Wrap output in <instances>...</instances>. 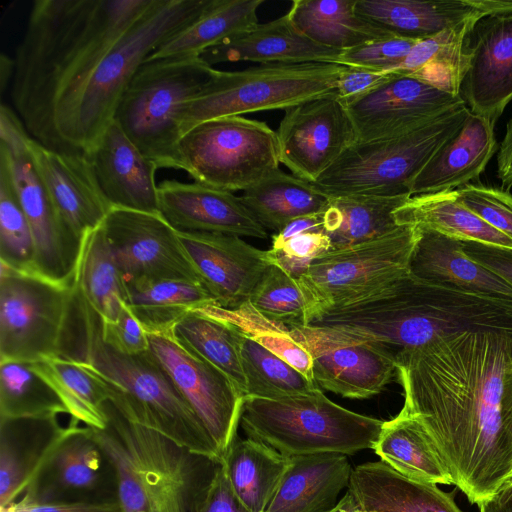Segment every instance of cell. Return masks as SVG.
<instances>
[{
  "label": "cell",
  "instance_id": "681fc988",
  "mask_svg": "<svg viewBox=\"0 0 512 512\" xmlns=\"http://www.w3.org/2000/svg\"><path fill=\"white\" fill-rule=\"evenodd\" d=\"M456 193L467 208L512 240V194L508 190L470 183Z\"/></svg>",
  "mask_w": 512,
  "mask_h": 512
},
{
  "label": "cell",
  "instance_id": "7a4b0ae2",
  "mask_svg": "<svg viewBox=\"0 0 512 512\" xmlns=\"http://www.w3.org/2000/svg\"><path fill=\"white\" fill-rule=\"evenodd\" d=\"M211 0H153L105 51L74 72L24 125L47 148L89 154L112 124L137 69L167 38L194 21Z\"/></svg>",
  "mask_w": 512,
  "mask_h": 512
},
{
  "label": "cell",
  "instance_id": "3957f363",
  "mask_svg": "<svg viewBox=\"0 0 512 512\" xmlns=\"http://www.w3.org/2000/svg\"><path fill=\"white\" fill-rule=\"evenodd\" d=\"M152 0H37L14 57L11 98L22 122L80 66L114 43Z\"/></svg>",
  "mask_w": 512,
  "mask_h": 512
},
{
  "label": "cell",
  "instance_id": "8d00e7d4",
  "mask_svg": "<svg viewBox=\"0 0 512 512\" xmlns=\"http://www.w3.org/2000/svg\"><path fill=\"white\" fill-rule=\"evenodd\" d=\"M356 1L295 0L287 14L312 41L336 50L394 36L358 15Z\"/></svg>",
  "mask_w": 512,
  "mask_h": 512
},
{
  "label": "cell",
  "instance_id": "d6986e66",
  "mask_svg": "<svg viewBox=\"0 0 512 512\" xmlns=\"http://www.w3.org/2000/svg\"><path fill=\"white\" fill-rule=\"evenodd\" d=\"M463 102L460 95L394 72L390 79L345 106L356 143H365L412 131Z\"/></svg>",
  "mask_w": 512,
  "mask_h": 512
},
{
  "label": "cell",
  "instance_id": "bcb514c9",
  "mask_svg": "<svg viewBox=\"0 0 512 512\" xmlns=\"http://www.w3.org/2000/svg\"><path fill=\"white\" fill-rule=\"evenodd\" d=\"M248 302L264 318L288 328L308 325L307 296L296 278L270 264Z\"/></svg>",
  "mask_w": 512,
  "mask_h": 512
},
{
  "label": "cell",
  "instance_id": "484cf974",
  "mask_svg": "<svg viewBox=\"0 0 512 512\" xmlns=\"http://www.w3.org/2000/svg\"><path fill=\"white\" fill-rule=\"evenodd\" d=\"M341 52L312 41L296 27L286 13L222 40L206 49L199 57L210 66L239 61H251L261 65L336 64Z\"/></svg>",
  "mask_w": 512,
  "mask_h": 512
},
{
  "label": "cell",
  "instance_id": "6f0895ef",
  "mask_svg": "<svg viewBox=\"0 0 512 512\" xmlns=\"http://www.w3.org/2000/svg\"><path fill=\"white\" fill-rule=\"evenodd\" d=\"M196 512H249L235 496L227 479L223 463Z\"/></svg>",
  "mask_w": 512,
  "mask_h": 512
},
{
  "label": "cell",
  "instance_id": "b9f144b4",
  "mask_svg": "<svg viewBox=\"0 0 512 512\" xmlns=\"http://www.w3.org/2000/svg\"><path fill=\"white\" fill-rule=\"evenodd\" d=\"M171 333L183 346L223 371L245 396L240 350L244 332L240 328L206 306L186 314Z\"/></svg>",
  "mask_w": 512,
  "mask_h": 512
},
{
  "label": "cell",
  "instance_id": "e575fe53",
  "mask_svg": "<svg viewBox=\"0 0 512 512\" xmlns=\"http://www.w3.org/2000/svg\"><path fill=\"white\" fill-rule=\"evenodd\" d=\"M289 463V457L268 445L238 435L223 459L229 484L249 512L267 510Z\"/></svg>",
  "mask_w": 512,
  "mask_h": 512
},
{
  "label": "cell",
  "instance_id": "ffe728a7",
  "mask_svg": "<svg viewBox=\"0 0 512 512\" xmlns=\"http://www.w3.org/2000/svg\"><path fill=\"white\" fill-rule=\"evenodd\" d=\"M178 236L203 285L224 309L234 310L247 303L270 265L267 250L240 236L196 231H178Z\"/></svg>",
  "mask_w": 512,
  "mask_h": 512
},
{
  "label": "cell",
  "instance_id": "52a82bcc",
  "mask_svg": "<svg viewBox=\"0 0 512 512\" xmlns=\"http://www.w3.org/2000/svg\"><path fill=\"white\" fill-rule=\"evenodd\" d=\"M214 71L199 56L145 61L127 85L114 121L158 168L174 169L180 110Z\"/></svg>",
  "mask_w": 512,
  "mask_h": 512
},
{
  "label": "cell",
  "instance_id": "ab89813d",
  "mask_svg": "<svg viewBox=\"0 0 512 512\" xmlns=\"http://www.w3.org/2000/svg\"><path fill=\"white\" fill-rule=\"evenodd\" d=\"M31 364L58 394L71 419L98 430L108 427L106 404L111 390L104 379L80 361L64 356H50Z\"/></svg>",
  "mask_w": 512,
  "mask_h": 512
},
{
  "label": "cell",
  "instance_id": "4fadbf2b",
  "mask_svg": "<svg viewBox=\"0 0 512 512\" xmlns=\"http://www.w3.org/2000/svg\"><path fill=\"white\" fill-rule=\"evenodd\" d=\"M30 135L14 111L0 108V165L7 170L32 229L35 271L52 281L75 284L82 243L67 229L32 161Z\"/></svg>",
  "mask_w": 512,
  "mask_h": 512
},
{
  "label": "cell",
  "instance_id": "83f0119b",
  "mask_svg": "<svg viewBox=\"0 0 512 512\" xmlns=\"http://www.w3.org/2000/svg\"><path fill=\"white\" fill-rule=\"evenodd\" d=\"M416 227V226H415ZM409 260V274L433 284L512 302V286L470 258L462 241L424 227Z\"/></svg>",
  "mask_w": 512,
  "mask_h": 512
},
{
  "label": "cell",
  "instance_id": "5bb4252c",
  "mask_svg": "<svg viewBox=\"0 0 512 512\" xmlns=\"http://www.w3.org/2000/svg\"><path fill=\"white\" fill-rule=\"evenodd\" d=\"M147 335L149 351L197 415L223 462L237 436L244 394L223 371L179 343L171 331Z\"/></svg>",
  "mask_w": 512,
  "mask_h": 512
},
{
  "label": "cell",
  "instance_id": "c3c4849f",
  "mask_svg": "<svg viewBox=\"0 0 512 512\" xmlns=\"http://www.w3.org/2000/svg\"><path fill=\"white\" fill-rule=\"evenodd\" d=\"M0 262L18 271L36 273L32 229L11 178L2 165H0Z\"/></svg>",
  "mask_w": 512,
  "mask_h": 512
},
{
  "label": "cell",
  "instance_id": "d590c367",
  "mask_svg": "<svg viewBox=\"0 0 512 512\" xmlns=\"http://www.w3.org/2000/svg\"><path fill=\"white\" fill-rule=\"evenodd\" d=\"M264 0H211L190 24L167 38L146 61L199 56L222 40L258 24Z\"/></svg>",
  "mask_w": 512,
  "mask_h": 512
},
{
  "label": "cell",
  "instance_id": "f546056e",
  "mask_svg": "<svg viewBox=\"0 0 512 512\" xmlns=\"http://www.w3.org/2000/svg\"><path fill=\"white\" fill-rule=\"evenodd\" d=\"M347 490L366 512H462L437 484L405 477L382 461L356 466Z\"/></svg>",
  "mask_w": 512,
  "mask_h": 512
},
{
  "label": "cell",
  "instance_id": "d6a6232c",
  "mask_svg": "<svg viewBox=\"0 0 512 512\" xmlns=\"http://www.w3.org/2000/svg\"><path fill=\"white\" fill-rule=\"evenodd\" d=\"M394 219L399 226L424 227L460 241L512 248V240L467 208L456 190L411 196Z\"/></svg>",
  "mask_w": 512,
  "mask_h": 512
},
{
  "label": "cell",
  "instance_id": "f1b7e54d",
  "mask_svg": "<svg viewBox=\"0 0 512 512\" xmlns=\"http://www.w3.org/2000/svg\"><path fill=\"white\" fill-rule=\"evenodd\" d=\"M494 125L471 112L415 177L411 196L456 190L477 181L497 151Z\"/></svg>",
  "mask_w": 512,
  "mask_h": 512
},
{
  "label": "cell",
  "instance_id": "603a6c76",
  "mask_svg": "<svg viewBox=\"0 0 512 512\" xmlns=\"http://www.w3.org/2000/svg\"><path fill=\"white\" fill-rule=\"evenodd\" d=\"M160 214L178 231L223 233L266 239L267 230L233 192L196 182L158 184Z\"/></svg>",
  "mask_w": 512,
  "mask_h": 512
},
{
  "label": "cell",
  "instance_id": "44dd1931",
  "mask_svg": "<svg viewBox=\"0 0 512 512\" xmlns=\"http://www.w3.org/2000/svg\"><path fill=\"white\" fill-rule=\"evenodd\" d=\"M35 169L70 233L83 242L113 208L103 194L87 154L51 150L31 136Z\"/></svg>",
  "mask_w": 512,
  "mask_h": 512
},
{
  "label": "cell",
  "instance_id": "6125c7cd",
  "mask_svg": "<svg viewBox=\"0 0 512 512\" xmlns=\"http://www.w3.org/2000/svg\"><path fill=\"white\" fill-rule=\"evenodd\" d=\"M14 74V59L7 57L4 54L0 56V87L1 92L4 91L7 82Z\"/></svg>",
  "mask_w": 512,
  "mask_h": 512
},
{
  "label": "cell",
  "instance_id": "5b68a950",
  "mask_svg": "<svg viewBox=\"0 0 512 512\" xmlns=\"http://www.w3.org/2000/svg\"><path fill=\"white\" fill-rule=\"evenodd\" d=\"M106 410L108 427L93 431L114 467L122 512H196L222 462L129 422L110 402Z\"/></svg>",
  "mask_w": 512,
  "mask_h": 512
},
{
  "label": "cell",
  "instance_id": "1f68e13d",
  "mask_svg": "<svg viewBox=\"0 0 512 512\" xmlns=\"http://www.w3.org/2000/svg\"><path fill=\"white\" fill-rule=\"evenodd\" d=\"M480 18H472L436 35L418 40L393 72L420 79L461 96L469 67L471 34Z\"/></svg>",
  "mask_w": 512,
  "mask_h": 512
},
{
  "label": "cell",
  "instance_id": "30bf717a",
  "mask_svg": "<svg viewBox=\"0 0 512 512\" xmlns=\"http://www.w3.org/2000/svg\"><path fill=\"white\" fill-rule=\"evenodd\" d=\"M276 131L265 122L226 116L201 122L180 138L174 169L219 190L245 191L279 168Z\"/></svg>",
  "mask_w": 512,
  "mask_h": 512
},
{
  "label": "cell",
  "instance_id": "db71d44e",
  "mask_svg": "<svg viewBox=\"0 0 512 512\" xmlns=\"http://www.w3.org/2000/svg\"><path fill=\"white\" fill-rule=\"evenodd\" d=\"M393 75L392 71L346 67L337 83L336 96L346 104L367 94Z\"/></svg>",
  "mask_w": 512,
  "mask_h": 512
},
{
  "label": "cell",
  "instance_id": "cb8c5ba5",
  "mask_svg": "<svg viewBox=\"0 0 512 512\" xmlns=\"http://www.w3.org/2000/svg\"><path fill=\"white\" fill-rule=\"evenodd\" d=\"M98 184L112 207L159 213L157 165L115 121L87 154Z\"/></svg>",
  "mask_w": 512,
  "mask_h": 512
},
{
  "label": "cell",
  "instance_id": "91938a15",
  "mask_svg": "<svg viewBox=\"0 0 512 512\" xmlns=\"http://www.w3.org/2000/svg\"><path fill=\"white\" fill-rule=\"evenodd\" d=\"M497 174L501 187L509 190L512 187V117L507 123L506 132L499 146Z\"/></svg>",
  "mask_w": 512,
  "mask_h": 512
},
{
  "label": "cell",
  "instance_id": "7402d4cb",
  "mask_svg": "<svg viewBox=\"0 0 512 512\" xmlns=\"http://www.w3.org/2000/svg\"><path fill=\"white\" fill-rule=\"evenodd\" d=\"M461 96L472 113L494 124L512 100V12L476 23Z\"/></svg>",
  "mask_w": 512,
  "mask_h": 512
},
{
  "label": "cell",
  "instance_id": "e7e4bbea",
  "mask_svg": "<svg viewBox=\"0 0 512 512\" xmlns=\"http://www.w3.org/2000/svg\"><path fill=\"white\" fill-rule=\"evenodd\" d=\"M351 512H366V511H362V510H360V509H358V508H355V509H354V510H352Z\"/></svg>",
  "mask_w": 512,
  "mask_h": 512
},
{
  "label": "cell",
  "instance_id": "be15d7a7",
  "mask_svg": "<svg viewBox=\"0 0 512 512\" xmlns=\"http://www.w3.org/2000/svg\"><path fill=\"white\" fill-rule=\"evenodd\" d=\"M356 508L353 498L349 491L343 495L342 498L338 501L337 505L330 510L329 512H351Z\"/></svg>",
  "mask_w": 512,
  "mask_h": 512
},
{
  "label": "cell",
  "instance_id": "4dcf8cb0",
  "mask_svg": "<svg viewBox=\"0 0 512 512\" xmlns=\"http://www.w3.org/2000/svg\"><path fill=\"white\" fill-rule=\"evenodd\" d=\"M352 470L343 454L291 457L265 512H329L341 491L348 488Z\"/></svg>",
  "mask_w": 512,
  "mask_h": 512
},
{
  "label": "cell",
  "instance_id": "836d02e7",
  "mask_svg": "<svg viewBox=\"0 0 512 512\" xmlns=\"http://www.w3.org/2000/svg\"><path fill=\"white\" fill-rule=\"evenodd\" d=\"M372 449L382 462L405 477L453 485L423 426L403 407L395 417L384 421Z\"/></svg>",
  "mask_w": 512,
  "mask_h": 512
},
{
  "label": "cell",
  "instance_id": "816d5d0a",
  "mask_svg": "<svg viewBox=\"0 0 512 512\" xmlns=\"http://www.w3.org/2000/svg\"><path fill=\"white\" fill-rule=\"evenodd\" d=\"M332 250L323 231L305 232L267 250L270 264H275L293 278L304 275L315 259Z\"/></svg>",
  "mask_w": 512,
  "mask_h": 512
},
{
  "label": "cell",
  "instance_id": "2e32d148",
  "mask_svg": "<svg viewBox=\"0 0 512 512\" xmlns=\"http://www.w3.org/2000/svg\"><path fill=\"white\" fill-rule=\"evenodd\" d=\"M289 330L311 354L313 380L326 391L367 399L379 394L397 372L396 353L382 344L310 325Z\"/></svg>",
  "mask_w": 512,
  "mask_h": 512
},
{
  "label": "cell",
  "instance_id": "ba28073f",
  "mask_svg": "<svg viewBox=\"0 0 512 512\" xmlns=\"http://www.w3.org/2000/svg\"><path fill=\"white\" fill-rule=\"evenodd\" d=\"M470 113L463 102L407 133L355 143L313 184L330 197L411 195L415 177Z\"/></svg>",
  "mask_w": 512,
  "mask_h": 512
},
{
  "label": "cell",
  "instance_id": "f6af8a7d",
  "mask_svg": "<svg viewBox=\"0 0 512 512\" xmlns=\"http://www.w3.org/2000/svg\"><path fill=\"white\" fill-rule=\"evenodd\" d=\"M240 350L246 380L245 397L282 399L308 394L318 388L314 381L245 333Z\"/></svg>",
  "mask_w": 512,
  "mask_h": 512
},
{
  "label": "cell",
  "instance_id": "11a10c76",
  "mask_svg": "<svg viewBox=\"0 0 512 512\" xmlns=\"http://www.w3.org/2000/svg\"><path fill=\"white\" fill-rule=\"evenodd\" d=\"M0 512H122L118 501L109 502H40L23 495Z\"/></svg>",
  "mask_w": 512,
  "mask_h": 512
},
{
  "label": "cell",
  "instance_id": "e0dca14e",
  "mask_svg": "<svg viewBox=\"0 0 512 512\" xmlns=\"http://www.w3.org/2000/svg\"><path fill=\"white\" fill-rule=\"evenodd\" d=\"M284 111L276 131L280 163L304 181L315 183L356 143L351 117L336 93Z\"/></svg>",
  "mask_w": 512,
  "mask_h": 512
},
{
  "label": "cell",
  "instance_id": "8992f818",
  "mask_svg": "<svg viewBox=\"0 0 512 512\" xmlns=\"http://www.w3.org/2000/svg\"><path fill=\"white\" fill-rule=\"evenodd\" d=\"M384 421L348 410L320 388L282 399L245 397L240 416L248 438L286 457L353 455L372 449Z\"/></svg>",
  "mask_w": 512,
  "mask_h": 512
},
{
  "label": "cell",
  "instance_id": "7c38bea8",
  "mask_svg": "<svg viewBox=\"0 0 512 512\" xmlns=\"http://www.w3.org/2000/svg\"><path fill=\"white\" fill-rule=\"evenodd\" d=\"M418 238L415 226H398L381 237L332 249L297 278L309 304L308 324L321 312L345 305L409 273Z\"/></svg>",
  "mask_w": 512,
  "mask_h": 512
},
{
  "label": "cell",
  "instance_id": "f35d334b",
  "mask_svg": "<svg viewBox=\"0 0 512 512\" xmlns=\"http://www.w3.org/2000/svg\"><path fill=\"white\" fill-rule=\"evenodd\" d=\"M241 199L266 230L276 233L298 217L323 212L331 197L278 168L243 191Z\"/></svg>",
  "mask_w": 512,
  "mask_h": 512
},
{
  "label": "cell",
  "instance_id": "03108f58",
  "mask_svg": "<svg viewBox=\"0 0 512 512\" xmlns=\"http://www.w3.org/2000/svg\"><path fill=\"white\" fill-rule=\"evenodd\" d=\"M509 481H512V475H511V477H510Z\"/></svg>",
  "mask_w": 512,
  "mask_h": 512
},
{
  "label": "cell",
  "instance_id": "9c48e42d",
  "mask_svg": "<svg viewBox=\"0 0 512 512\" xmlns=\"http://www.w3.org/2000/svg\"><path fill=\"white\" fill-rule=\"evenodd\" d=\"M346 66L329 63L263 64L237 71L215 69L205 87L179 113L181 136L195 125L226 116L287 109L335 94Z\"/></svg>",
  "mask_w": 512,
  "mask_h": 512
},
{
  "label": "cell",
  "instance_id": "f5cc1de1",
  "mask_svg": "<svg viewBox=\"0 0 512 512\" xmlns=\"http://www.w3.org/2000/svg\"><path fill=\"white\" fill-rule=\"evenodd\" d=\"M101 336L107 345L123 354L134 355L149 350L147 332L126 303L116 321L101 320Z\"/></svg>",
  "mask_w": 512,
  "mask_h": 512
},
{
  "label": "cell",
  "instance_id": "f907efd6",
  "mask_svg": "<svg viewBox=\"0 0 512 512\" xmlns=\"http://www.w3.org/2000/svg\"><path fill=\"white\" fill-rule=\"evenodd\" d=\"M418 40L392 36L343 50L336 62L346 67L393 71L407 57Z\"/></svg>",
  "mask_w": 512,
  "mask_h": 512
},
{
  "label": "cell",
  "instance_id": "60d3db41",
  "mask_svg": "<svg viewBox=\"0 0 512 512\" xmlns=\"http://www.w3.org/2000/svg\"><path fill=\"white\" fill-rule=\"evenodd\" d=\"M126 305L147 333L171 331L191 311L217 305L200 283L159 279L125 285Z\"/></svg>",
  "mask_w": 512,
  "mask_h": 512
},
{
  "label": "cell",
  "instance_id": "6da1fadb",
  "mask_svg": "<svg viewBox=\"0 0 512 512\" xmlns=\"http://www.w3.org/2000/svg\"><path fill=\"white\" fill-rule=\"evenodd\" d=\"M403 408L470 503L512 475V336L466 331L396 353Z\"/></svg>",
  "mask_w": 512,
  "mask_h": 512
},
{
  "label": "cell",
  "instance_id": "74e56055",
  "mask_svg": "<svg viewBox=\"0 0 512 512\" xmlns=\"http://www.w3.org/2000/svg\"><path fill=\"white\" fill-rule=\"evenodd\" d=\"M411 195H349L331 197L321 213L322 231L329 237L332 249L349 247L381 237L399 225L394 211Z\"/></svg>",
  "mask_w": 512,
  "mask_h": 512
},
{
  "label": "cell",
  "instance_id": "9f6ffc18",
  "mask_svg": "<svg viewBox=\"0 0 512 512\" xmlns=\"http://www.w3.org/2000/svg\"><path fill=\"white\" fill-rule=\"evenodd\" d=\"M463 251L512 286V248L462 241Z\"/></svg>",
  "mask_w": 512,
  "mask_h": 512
},
{
  "label": "cell",
  "instance_id": "ee69618b",
  "mask_svg": "<svg viewBox=\"0 0 512 512\" xmlns=\"http://www.w3.org/2000/svg\"><path fill=\"white\" fill-rule=\"evenodd\" d=\"M68 414L49 383L29 362H0V418H42Z\"/></svg>",
  "mask_w": 512,
  "mask_h": 512
},
{
  "label": "cell",
  "instance_id": "94428289",
  "mask_svg": "<svg viewBox=\"0 0 512 512\" xmlns=\"http://www.w3.org/2000/svg\"><path fill=\"white\" fill-rule=\"evenodd\" d=\"M477 506L479 512H512V481H508L493 496Z\"/></svg>",
  "mask_w": 512,
  "mask_h": 512
},
{
  "label": "cell",
  "instance_id": "d4e9b609",
  "mask_svg": "<svg viewBox=\"0 0 512 512\" xmlns=\"http://www.w3.org/2000/svg\"><path fill=\"white\" fill-rule=\"evenodd\" d=\"M355 9L394 36L421 40L472 18L511 13L512 0H357Z\"/></svg>",
  "mask_w": 512,
  "mask_h": 512
},
{
  "label": "cell",
  "instance_id": "680465c9",
  "mask_svg": "<svg viewBox=\"0 0 512 512\" xmlns=\"http://www.w3.org/2000/svg\"><path fill=\"white\" fill-rule=\"evenodd\" d=\"M321 213L298 217L290 221L280 231L272 235L271 247L278 246L284 241L305 232L322 231Z\"/></svg>",
  "mask_w": 512,
  "mask_h": 512
},
{
  "label": "cell",
  "instance_id": "8fae6325",
  "mask_svg": "<svg viewBox=\"0 0 512 512\" xmlns=\"http://www.w3.org/2000/svg\"><path fill=\"white\" fill-rule=\"evenodd\" d=\"M76 286L0 262V362L62 354Z\"/></svg>",
  "mask_w": 512,
  "mask_h": 512
},
{
  "label": "cell",
  "instance_id": "4316f807",
  "mask_svg": "<svg viewBox=\"0 0 512 512\" xmlns=\"http://www.w3.org/2000/svg\"><path fill=\"white\" fill-rule=\"evenodd\" d=\"M58 417L0 418V508L25 494L69 433Z\"/></svg>",
  "mask_w": 512,
  "mask_h": 512
},
{
  "label": "cell",
  "instance_id": "7bdbcfd3",
  "mask_svg": "<svg viewBox=\"0 0 512 512\" xmlns=\"http://www.w3.org/2000/svg\"><path fill=\"white\" fill-rule=\"evenodd\" d=\"M75 286L103 322L117 320L126 303V287L101 225L83 240Z\"/></svg>",
  "mask_w": 512,
  "mask_h": 512
},
{
  "label": "cell",
  "instance_id": "7dc6e473",
  "mask_svg": "<svg viewBox=\"0 0 512 512\" xmlns=\"http://www.w3.org/2000/svg\"><path fill=\"white\" fill-rule=\"evenodd\" d=\"M208 307L217 315L235 324L246 335L255 339L305 377L314 381L312 356L292 337L288 327L264 318L249 302L234 310L224 309L217 305Z\"/></svg>",
  "mask_w": 512,
  "mask_h": 512
},
{
  "label": "cell",
  "instance_id": "ac0fdd59",
  "mask_svg": "<svg viewBox=\"0 0 512 512\" xmlns=\"http://www.w3.org/2000/svg\"><path fill=\"white\" fill-rule=\"evenodd\" d=\"M71 423L69 433L24 495L40 502L118 501L114 467L93 428L79 426L73 419Z\"/></svg>",
  "mask_w": 512,
  "mask_h": 512
},
{
  "label": "cell",
  "instance_id": "277c9868",
  "mask_svg": "<svg viewBox=\"0 0 512 512\" xmlns=\"http://www.w3.org/2000/svg\"><path fill=\"white\" fill-rule=\"evenodd\" d=\"M61 356L80 361L104 379L111 390L109 402L129 422L222 462L203 424L154 355L149 350L127 355L107 345L100 317L77 290Z\"/></svg>",
  "mask_w": 512,
  "mask_h": 512
},
{
  "label": "cell",
  "instance_id": "9a60e30c",
  "mask_svg": "<svg viewBox=\"0 0 512 512\" xmlns=\"http://www.w3.org/2000/svg\"><path fill=\"white\" fill-rule=\"evenodd\" d=\"M101 227L125 285L159 279L203 285L178 231L161 214L113 207Z\"/></svg>",
  "mask_w": 512,
  "mask_h": 512
}]
</instances>
